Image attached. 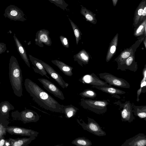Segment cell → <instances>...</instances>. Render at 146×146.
I'll use <instances>...</instances> for the list:
<instances>
[{"label":"cell","mask_w":146,"mask_h":146,"mask_svg":"<svg viewBox=\"0 0 146 146\" xmlns=\"http://www.w3.org/2000/svg\"><path fill=\"white\" fill-rule=\"evenodd\" d=\"M117 70L125 71L129 70L134 72L138 69L137 62L135 61V53L131 54L124 61L123 63L118 66Z\"/></svg>","instance_id":"obj_16"},{"label":"cell","mask_w":146,"mask_h":146,"mask_svg":"<svg viewBox=\"0 0 146 146\" xmlns=\"http://www.w3.org/2000/svg\"><path fill=\"white\" fill-rule=\"evenodd\" d=\"M39 61L45 70L50 76L54 79L63 88H67L69 84L66 82L62 77L50 65L40 60Z\"/></svg>","instance_id":"obj_13"},{"label":"cell","mask_w":146,"mask_h":146,"mask_svg":"<svg viewBox=\"0 0 146 146\" xmlns=\"http://www.w3.org/2000/svg\"><path fill=\"white\" fill-rule=\"evenodd\" d=\"M13 38L18 53L27 65L30 68V65L29 59L28 58L26 52L25 48L15 36V34L13 35Z\"/></svg>","instance_id":"obj_22"},{"label":"cell","mask_w":146,"mask_h":146,"mask_svg":"<svg viewBox=\"0 0 146 146\" xmlns=\"http://www.w3.org/2000/svg\"><path fill=\"white\" fill-rule=\"evenodd\" d=\"M79 80L84 84L93 86H108L109 85L106 82L101 80L94 73L87 74L83 76Z\"/></svg>","instance_id":"obj_14"},{"label":"cell","mask_w":146,"mask_h":146,"mask_svg":"<svg viewBox=\"0 0 146 146\" xmlns=\"http://www.w3.org/2000/svg\"><path fill=\"white\" fill-rule=\"evenodd\" d=\"M69 20L72 27L74 34L77 45H78L79 41L81 39V35L82 34L79 28L69 18Z\"/></svg>","instance_id":"obj_32"},{"label":"cell","mask_w":146,"mask_h":146,"mask_svg":"<svg viewBox=\"0 0 146 146\" xmlns=\"http://www.w3.org/2000/svg\"><path fill=\"white\" fill-rule=\"evenodd\" d=\"M7 132L11 135L37 137L39 133L31 129L15 126H8Z\"/></svg>","instance_id":"obj_12"},{"label":"cell","mask_w":146,"mask_h":146,"mask_svg":"<svg viewBox=\"0 0 146 146\" xmlns=\"http://www.w3.org/2000/svg\"><path fill=\"white\" fill-rule=\"evenodd\" d=\"M146 135L139 133L134 136L126 140L121 146H145Z\"/></svg>","instance_id":"obj_15"},{"label":"cell","mask_w":146,"mask_h":146,"mask_svg":"<svg viewBox=\"0 0 146 146\" xmlns=\"http://www.w3.org/2000/svg\"><path fill=\"white\" fill-rule=\"evenodd\" d=\"M118 0H112L114 6H115Z\"/></svg>","instance_id":"obj_41"},{"label":"cell","mask_w":146,"mask_h":146,"mask_svg":"<svg viewBox=\"0 0 146 146\" xmlns=\"http://www.w3.org/2000/svg\"><path fill=\"white\" fill-rule=\"evenodd\" d=\"M146 0H142L137 7L134 13L133 25L135 28L139 24V21L145 6Z\"/></svg>","instance_id":"obj_25"},{"label":"cell","mask_w":146,"mask_h":146,"mask_svg":"<svg viewBox=\"0 0 146 146\" xmlns=\"http://www.w3.org/2000/svg\"><path fill=\"white\" fill-rule=\"evenodd\" d=\"M24 85L33 101L40 107L52 112L62 113L64 105L60 104L36 83L26 78Z\"/></svg>","instance_id":"obj_1"},{"label":"cell","mask_w":146,"mask_h":146,"mask_svg":"<svg viewBox=\"0 0 146 146\" xmlns=\"http://www.w3.org/2000/svg\"><path fill=\"white\" fill-rule=\"evenodd\" d=\"M29 56V60L33 66V68L34 72L42 76H44L49 79V77L47 75V72L40 62L39 60L30 54Z\"/></svg>","instance_id":"obj_17"},{"label":"cell","mask_w":146,"mask_h":146,"mask_svg":"<svg viewBox=\"0 0 146 146\" xmlns=\"http://www.w3.org/2000/svg\"><path fill=\"white\" fill-rule=\"evenodd\" d=\"M51 62L56 66L65 75L69 76H71L72 75L73 67L56 59L51 60Z\"/></svg>","instance_id":"obj_23"},{"label":"cell","mask_w":146,"mask_h":146,"mask_svg":"<svg viewBox=\"0 0 146 146\" xmlns=\"http://www.w3.org/2000/svg\"><path fill=\"white\" fill-rule=\"evenodd\" d=\"M36 138L35 137L31 136L28 138L18 137L16 139L9 138V139L11 143V146H27Z\"/></svg>","instance_id":"obj_24"},{"label":"cell","mask_w":146,"mask_h":146,"mask_svg":"<svg viewBox=\"0 0 146 146\" xmlns=\"http://www.w3.org/2000/svg\"><path fill=\"white\" fill-rule=\"evenodd\" d=\"M12 116L14 119L21 121L24 124L36 122L40 118L39 115L36 112L27 109L20 112L17 111L13 112Z\"/></svg>","instance_id":"obj_5"},{"label":"cell","mask_w":146,"mask_h":146,"mask_svg":"<svg viewBox=\"0 0 146 146\" xmlns=\"http://www.w3.org/2000/svg\"><path fill=\"white\" fill-rule=\"evenodd\" d=\"M51 3L54 4L58 7L64 11L67 9L68 6L64 0H48Z\"/></svg>","instance_id":"obj_35"},{"label":"cell","mask_w":146,"mask_h":146,"mask_svg":"<svg viewBox=\"0 0 146 146\" xmlns=\"http://www.w3.org/2000/svg\"><path fill=\"white\" fill-rule=\"evenodd\" d=\"M9 75L14 93L17 96H23V76L22 71L17 58L11 56L9 64Z\"/></svg>","instance_id":"obj_2"},{"label":"cell","mask_w":146,"mask_h":146,"mask_svg":"<svg viewBox=\"0 0 146 146\" xmlns=\"http://www.w3.org/2000/svg\"><path fill=\"white\" fill-rule=\"evenodd\" d=\"M59 38L63 46L65 48H68L69 44L68 38L66 36L62 35L60 36Z\"/></svg>","instance_id":"obj_36"},{"label":"cell","mask_w":146,"mask_h":146,"mask_svg":"<svg viewBox=\"0 0 146 146\" xmlns=\"http://www.w3.org/2000/svg\"><path fill=\"white\" fill-rule=\"evenodd\" d=\"M146 5L145 6L142 15L140 18L139 22H141L146 19Z\"/></svg>","instance_id":"obj_38"},{"label":"cell","mask_w":146,"mask_h":146,"mask_svg":"<svg viewBox=\"0 0 146 146\" xmlns=\"http://www.w3.org/2000/svg\"><path fill=\"white\" fill-rule=\"evenodd\" d=\"M143 78L141 80L139 88L137 92L136 101L138 102L139 101V96L141 93H145L146 92V64L142 71Z\"/></svg>","instance_id":"obj_28"},{"label":"cell","mask_w":146,"mask_h":146,"mask_svg":"<svg viewBox=\"0 0 146 146\" xmlns=\"http://www.w3.org/2000/svg\"><path fill=\"white\" fill-rule=\"evenodd\" d=\"M1 83V82H0V84Z\"/></svg>","instance_id":"obj_43"},{"label":"cell","mask_w":146,"mask_h":146,"mask_svg":"<svg viewBox=\"0 0 146 146\" xmlns=\"http://www.w3.org/2000/svg\"><path fill=\"white\" fill-rule=\"evenodd\" d=\"M80 13L85 17L87 21L93 24L96 23L97 20L94 14L85 7H82Z\"/></svg>","instance_id":"obj_29"},{"label":"cell","mask_w":146,"mask_h":146,"mask_svg":"<svg viewBox=\"0 0 146 146\" xmlns=\"http://www.w3.org/2000/svg\"><path fill=\"white\" fill-rule=\"evenodd\" d=\"M22 10L14 5H11L5 10L4 16L11 20L24 21L26 20Z\"/></svg>","instance_id":"obj_9"},{"label":"cell","mask_w":146,"mask_h":146,"mask_svg":"<svg viewBox=\"0 0 146 146\" xmlns=\"http://www.w3.org/2000/svg\"><path fill=\"white\" fill-rule=\"evenodd\" d=\"M73 58L74 61L77 62L80 66H83L88 64L90 56L87 51L83 49L74 55Z\"/></svg>","instance_id":"obj_20"},{"label":"cell","mask_w":146,"mask_h":146,"mask_svg":"<svg viewBox=\"0 0 146 146\" xmlns=\"http://www.w3.org/2000/svg\"><path fill=\"white\" fill-rule=\"evenodd\" d=\"M87 123H85L81 119H77L76 120L78 123L84 130L98 136H103L106 135L104 131L100 125L94 119L88 117Z\"/></svg>","instance_id":"obj_4"},{"label":"cell","mask_w":146,"mask_h":146,"mask_svg":"<svg viewBox=\"0 0 146 146\" xmlns=\"http://www.w3.org/2000/svg\"><path fill=\"white\" fill-rule=\"evenodd\" d=\"M118 33L116 34L110 44L106 57L107 62L109 61L115 54L118 41Z\"/></svg>","instance_id":"obj_21"},{"label":"cell","mask_w":146,"mask_h":146,"mask_svg":"<svg viewBox=\"0 0 146 146\" xmlns=\"http://www.w3.org/2000/svg\"><path fill=\"white\" fill-rule=\"evenodd\" d=\"M110 103L109 100H93L91 99H81L80 105L84 109L98 114H102L107 110V106Z\"/></svg>","instance_id":"obj_3"},{"label":"cell","mask_w":146,"mask_h":146,"mask_svg":"<svg viewBox=\"0 0 146 146\" xmlns=\"http://www.w3.org/2000/svg\"><path fill=\"white\" fill-rule=\"evenodd\" d=\"M100 78L105 80L110 86L125 88H130L129 84L124 79L117 77L110 73L104 72L98 74Z\"/></svg>","instance_id":"obj_7"},{"label":"cell","mask_w":146,"mask_h":146,"mask_svg":"<svg viewBox=\"0 0 146 146\" xmlns=\"http://www.w3.org/2000/svg\"><path fill=\"white\" fill-rule=\"evenodd\" d=\"M38 80L42 84L44 88L47 91L61 100H64L65 98L62 92L53 83L45 78H38Z\"/></svg>","instance_id":"obj_10"},{"label":"cell","mask_w":146,"mask_h":146,"mask_svg":"<svg viewBox=\"0 0 146 146\" xmlns=\"http://www.w3.org/2000/svg\"><path fill=\"white\" fill-rule=\"evenodd\" d=\"M7 50L6 44L3 42H0V54L4 52Z\"/></svg>","instance_id":"obj_37"},{"label":"cell","mask_w":146,"mask_h":146,"mask_svg":"<svg viewBox=\"0 0 146 146\" xmlns=\"http://www.w3.org/2000/svg\"><path fill=\"white\" fill-rule=\"evenodd\" d=\"M79 95L84 98H93L96 97L97 94L93 90L88 89L80 93Z\"/></svg>","instance_id":"obj_33"},{"label":"cell","mask_w":146,"mask_h":146,"mask_svg":"<svg viewBox=\"0 0 146 146\" xmlns=\"http://www.w3.org/2000/svg\"><path fill=\"white\" fill-rule=\"evenodd\" d=\"M71 143L77 146H90L92 145L90 140L84 137H77L73 140Z\"/></svg>","instance_id":"obj_31"},{"label":"cell","mask_w":146,"mask_h":146,"mask_svg":"<svg viewBox=\"0 0 146 146\" xmlns=\"http://www.w3.org/2000/svg\"><path fill=\"white\" fill-rule=\"evenodd\" d=\"M146 36L143 35L137 38V40L129 48L124 49L122 51L114 61H116L118 66L122 64L125 60L131 54L135 53L137 48L143 41Z\"/></svg>","instance_id":"obj_6"},{"label":"cell","mask_w":146,"mask_h":146,"mask_svg":"<svg viewBox=\"0 0 146 146\" xmlns=\"http://www.w3.org/2000/svg\"><path fill=\"white\" fill-rule=\"evenodd\" d=\"M6 139L4 136L0 138V146H4Z\"/></svg>","instance_id":"obj_39"},{"label":"cell","mask_w":146,"mask_h":146,"mask_svg":"<svg viewBox=\"0 0 146 146\" xmlns=\"http://www.w3.org/2000/svg\"><path fill=\"white\" fill-rule=\"evenodd\" d=\"M135 37H139L143 35L146 36V19L142 22L134 29L133 34Z\"/></svg>","instance_id":"obj_30"},{"label":"cell","mask_w":146,"mask_h":146,"mask_svg":"<svg viewBox=\"0 0 146 146\" xmlns=\"http://www.w3.org/2000/svg\"><path fill=\"white\" fill-rule=\"evenodd\" d=\"M49 33L48 31L44 29L38 31L36 33L35 39L36 44L40 47H43L44 44L48 46H51L52 42Z\"/></svg>","instance_id":"obj_11"},{"label":"cell","mask_w":146,"mask_h":146,"mask_svg":"<svg viewBox=\"0 0 146 146\" xmlns=\"http://www.w3.org/2000/svg\"><path fill=\"white\" fill-rule=\"evenodd\" d=\"M133 112L134 115L141 119L146 121V106H132Z\"/></svg>","instance_id":"obj_27"},{"label":"cell","mask_w":146,"mask_h":146,"mask_svg":"<svg viewBox=\"0 0 146 146\" xmlns=\"http://www.w3.org/2000/svg\"><path fill=\"white\" fill-rule=\"evenodd\" d=\"M9 123L8 120L0 119V138L6 135L7 132V128Z\"/></svg>","instance_id":"obj_34"},{"label":"cell","mask_w":146,"mask_h":146,"mask_svg":"<svg viewBox=\"0 0 146 146\" xmlns=\"http://www.w3.org/2000/svg\"><path fill=\"white\" fill-rule=\"evenodd\" d=\"M92 87L110 94L118 99L120 98V97L118 94H123L126 93L125 92L123 91L115 88L109 85L108 86H92Z\"/></svg>","instance_id":"obj_18"},{"label":"cell","mask_w":146,"mask_h":146,"mask_svg":"<svg viewBox=\"0 0 146 146\" xmlns=\"http://www.w3.org/2000/svg\"><path fill=\"white\" fill-rule=\"evenodd\" d=\"M143 41L145 48H146V37H145Z\"/></svg>","instance_id":"obj_42"},{"label":"cell","mask_w":146,"mask_h":146,"mask_svg":"<svg viewBox=\"0 0 146 146\" xmlns=\"http://www.w3.org/2000/svg\"><path fill=\"white\" fill-rule=\"evenodd\" d=\"M78 110V108L72 104L64 105L62 113L64 114L67 118H69L74 116Z\"/></svg>","instance_id":"obj_26"},{"label":"cell","mask_w":146,"mask_h":146,"mask_svg":"<svg viewBox=\"0 0 146 146\" xmlns=\"http://www.w3.org/2000/svg\"><path fill=\"white\" fill-rule=\"evenodd\" d=\"M4 146H11V143L9 139H6Z\"/></svg>","instance_id":"obj_40"},{"label":"cell","mask_w":146,"mask_h":146,"mask_svg":"<svg viewBox=\"0 0 146 146\" xmlns=\"http://www.w3.org/2000/svg\"><path fill=\"white\" fill-rule=\"evenodd\" d=\"M118 104L120 110L121 119L122 121L131 123L135 119L133 112L132 105L129 101H127L124 103L119 101L114 103Z\"/></svg>","instance_id":"obj_8"},{"label":"cell","mask_w":146,"mask_h":146,"mask_svg":"<svg viewBox=\"0 0 146 146\" xmlns=\"http://www.w3.org/2000/svg\"><path fill=\"white\" fill-rule=\"evenodd\" d=\"M14 109V107L8 101L1 102L0 103V119L8 120L9 117V112Z\"/></svg>","instance_id":"obj_19"}]
</instances>
